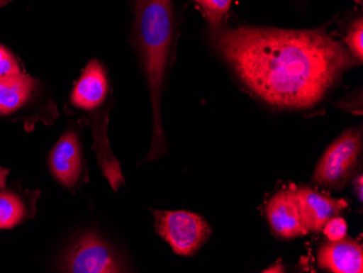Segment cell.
I'll return each instance as SVG.
<instances>
[{
    "mask_svg": "<svg viewBox=\"0 0 363 273\" xmlns=\"http://www.w3.org/2000/svg\"><path fill=\"white\" fill-rule=\"evenodd\" d=\"M345 46L347 47L350 54L359 61L363 60V20L362 16L354 20L350 24L347 34L345 36Z\"/></svg>",
    "mask_w": 363,
    "mask_h": 273,
    "instance_id": "obj_14",
    "label": "cell"
},
{
    "mask_svg": "<svg viewBox=\"0 0 363 273\" xmlns=\"http://www.w3.org/2000/svg\"><path fill=\"white\" fill-rule=\"evenodd\" d=\"M211 36L245 87L277 109L315 107L359 62L324 28L240 26Z\"/></svg>",
    "mask_w": 363,
    "mask_h": 273,
    "instance_id": "obj_1",
    "label": "cell"
},
{
    "mask_svg": "<svg viewBox=\"0 0 363 273\" xmlns=\"http://www.w3.org/2000/svg\"><path fill=\"white\" fill-rule=\"evenodd\" d=\"M11 1L12 0H0V7L8 5V4L11 3Z\"/></svg>",
    "mask_w": 363,
    "mask_h": 273,
    "instance_id": "obj_19",
    "label": "cell"
},
{
    "mask_svg": "<svg viewBox=\"0 0 363 273\" xmlns=\"http://www.w3.org/2000/svg\"><path fill=\"white\" fill-rule=\"evenodd\" d=\"M26 204L19 195L0 189V229H12L26 220Z\"/></svg>",
    "mask_w": 363,
    "mask_h": 273,
    "instance_id": "obj_12",
    "label": "cell"
},
{
    "mask_svg": "<svg viewBox=\"0 0 363 273\" xmlns=\"http://www.w3.org/2000/svg\"><path fill=\"white\" fill-rule=\"evenodd\" d=\"M128 1H130V5H134L136 3V0H128Z\"/></svg>",
    "mask_w": 363,
    "mask_h": 273,
    "instance_id": "obj_20",
    "label": "cell"
},
{
    "mask_svg": "<svg viewBox=\"0 0 363 273\" xmlns=\"http://www.w3.org/2000/svg\"><path fill=\"white\" fill-rule=\"evenodd\" d=\"M108 91L109 84L103 65L91 60L73 89L71 103L79 109L91 111L105 103Z\"/></svg>",
    "mask_w": 363,
    "mask_h": 273,
    "instance_id": "obj_10",
    "label": "cell"
},
{
    "mask_svg": "<svg viewBox=\"0 0 363 273\" xmlns=\"http://www.w3.org/2000/svg\"><path fill=\"white\" fill-rule=\"evenodd\" d=\"M36 83L23 72L0 77V115H10L23 107L35 91Z\"/></svg>",
    "mask_w": 363,
    "mask_h": 273,
    "instance_id": "obj_11",
    "label": "cell"
},
{
    "mask_svg": "<svg viewBox=\"0 0 363 273\" xmlns=\"http://www.w3.org/2000/svg\"><path fill=\"white\" fill-rule=\"evenodd\" d=\"M347 222L345 221V219H342V217H338V216L328 220L323 228L324 234H325L328 240H332V242L342 240L345 236L347 235Z\"/></svg>",
    "mask_w": 363,
    "mask_h": 273,
    "instance_id": "obj_15",
    "label": "cell"
},
{
    "mask_svg": "<svg viewBox=\"0 0 363 273\" xmlns=\"http://www.w3.org/2000/svg\"><path fill=\"white\" fill-rule=\"evenodd\" d=\"M203 13L211 34L223 28L233 0H193Z\"/></svg>",
    "mask_w": 363,
    "mask_h": 273,
    "instance_id": "obj_13",
    "label": "cell"
},
{
    "mask_svg": "<svg viewBox=\"0 0 363 273\" xmlns=\"http://www.w3.org/2000/svg\"><path fill=\"white\" fill-rule=\"evenodd\" d=\"M267 218L273 231L283 238H295L308 233L301 222L294 189L277 191L267 204Z\"/></svg>",
    "mask_w": 363,
    "mask_h": 273,
    "instance_id": "obj_7",
    "label": "cell"
},
{
    "mask_svg": "<svg viewBox=\"0 0 363 273\" xmlns=\"http://www.w3.org/2000/svg\"><path fill=\"white\" fill-rule=\"evenodd\" d=\"M8 174H9V170L0 166V189H5Z\"/></svg>",
    "mask_w": 363,
    "mask_h": 273,
    "instance_id": "obj_18",
    "label": "cell"
},
{
    "mask_svg": "<svg viewBox=\"0 0 363 273\" xmlns=\"http://www.w3.org/2000/svg\"><path fill=\"white\" fill-rule=\"evenodd\" d=\"M156 232L175 254L191 256L209 238L211 227L201 216L189 211H152Z\"/></svg>",
    "mask_w": 363,
    "mask_h": 273,
    "instance_id": "obj_4",
    "label": "cell"
},
{
    "mask_svg": "<svg viewBox=\"0 0 363 273\" xmlns=\"http://www.w3.org/2000/svg\"><path fill=\"white\" fill-rule=\"evenodd\" d=\"M22 72L16 57L0 45V77Z\"/></svg>",
    "mask_w": 363,
    "mask_h": 273,
    "instance_id": "obj_16",
    "label": "cell"
},
{
    "mask_svg": "<svg viewBox=\"0 0 363 273\" xmlns=\"http://www.w3.org/2000/svg\"><path fill=\"white\" fill-rule=\"evenodd\" d=\"M61 270L73 273H112L123 270L111 246L97 233L85 232L65 250Z\"/></svg>",
    "mask_w": 363,
    "mask_h": 273,
    "instance_id": "obj_5",
    "label": "cell"
},
{
    "mask_svg": "<svg viewBox=\"0 0 363 273\" xmlns=\"http://www.w3.org/2000/svg\"><path fill=\"white\" fill-rule=\"evenodd\" d=\"M363 179H362V174H359L358 178L354 180V191H356V195H358L359 201H362V191H363Z\"/></svg>",
    "mask_w": 363,
    "mask_h": 273,
    "instance_id": "obj_17",
    "label": "cell"
},
{
    "mask_svg": "<svg viewBox=\"0 0 363 273\" xmlns=\"http://www.w3.org/2000/svg\"><path fill=\"white\" fill-rule=\"evenodd\" d=\"M134 6V42L146 75L154 112V136L146 157L147 162H152L167 152L161 121V96L174 47L177 24L172 0H136Z\"/></svg>",
    "mask_w": 363,
    "mask_h": 273,
    "instance_id": "obj_2",
    "label": "cell"
},
{
    "mask_svg": "<svg viewBox=\"0 0 363 273\" xmlns=\"http://www.w3.org/2000/svg\"><path fill=\"white\" fill-rule=\"evenodd\" d=\"M301 222L307 232L323 231L328 220L340 215L348 207L345 199H335L307 186L294 189Z\"/></svg>",
    "mask_w": 363,
    "mask_h": 273,
    "instance_id": "obj_6",
    "label": "cell"
},
{
    "mask_svg": "<svg viewBox=\"0 0 363 273\" xmlns=\"http://www.w3.org/2000/svg\"><path fill=\"white\" fill-rule=\"evenodd\" d=\"M320 268L335 273H362L363 250L358 240L345 236L337 242L328 240L318 252Z\"/></svg>",
    "mask_w": 363,
    "mask_h": 273,
    "instance_id": "obj_9",
    "label": "cell"
},
{
    "mask_svg": "<svg viewBox=\"0 0 363 273\" xmlns=\"http://www.w3.org/2000/svg\"><path fill=\"white\" fill-rule=\"evenodd\" d=\"M49 167L55 178L65 187L79 183L82 174V154L79 138L74 131L61 136L49 158Z\"/></svg>",
    "mask_w": 363,
    "mask_h": 273,
    "instance_id": "obj_8",
    "label": "cell"
},
{
    "mask_svg": "<svg viewBox=\"0 0 363 273\" xmlns=\"http://www.w3.org/2000/svg\"><path fill=\"white\" fill-rule=\"evenodd\" d=\"M362 152L361 128L346 130L318 162L312 180L328 189H342L354 172Z\"/></svg>",
    "mask_w": 363,
    "mask_h": 273,
    "instance_id": "obj_3",
    "label": "cell"
}]
</instances>
